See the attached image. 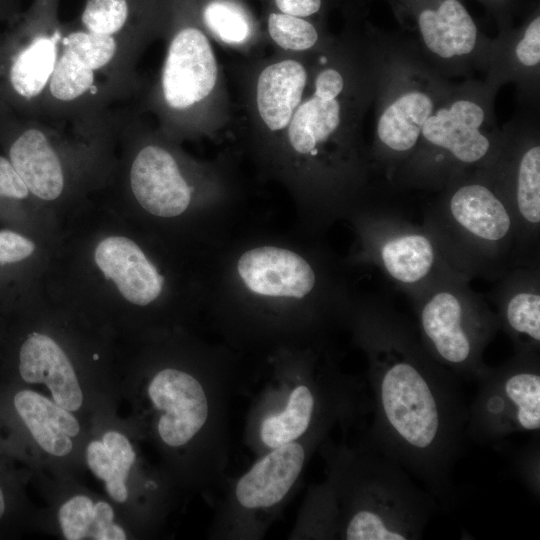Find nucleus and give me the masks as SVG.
Instances as JSON below:
<instances>
[{
    "instance_id": "obj_1",
    "label": "nucleus",
    "mask_w": 540,
    "mask_h": 540,
    "mask_svg": "<svg viewBox=\"0 0 540 540\" xmlns=\"http://www.w3.org/2000/svg\"><path fill=\"white\" fill-rule=\"evenodd\" d=\"M346 326L367 361L371 415L362 441L400 464L449 509L466 440L461 379L421 344L415 324L384 298L352 302Z\"/></svg>"
},
{
    "instance_id": "obj_2",
    "label": "nucleus",
    "mask_w": 540,
    "mask_h": 540,
    "mask_svg": "<svg viewBox=\"0 0 540 540\" xmlns=\"http://www.w3.org/2000/svg\"><path fill=\"white\" fill-rule=\"evenodd\" d=\"M237 368L225 352L201 347L187 361L148 375L145 398L152 434L181 483L220 488L230 461V402Z\"/></svg>"
},
{
    "instance_id": "obj_3",
    "label": "nucleus",
    "mask_w": 540,
    "mask_h": 540,
    "mask_svg": "<svg viewBox=\"0 0 540 540\" xmlns=\"http://www.w3.org/2000/svg\"><path fill=\"white\" fill-rule=\"evenodd\" d=\"M325 478L302 505L329 540H418L439 509L397 462L362 440L327 438L318 448Z\"/></svg>"
},
{
    "instance_id": "obj_4",
    "label": "nucleus",
    "mask_w": 540,
    "mask_h": 540,
    "mask_svg": "<svg viewBox=\"0 0 540 540\" xmlns=\"http://www.w3.org/2000/svg\"><path fill=\"white\" fill-rule=\"evenodd\" d=\"M270 377L252 400L244 442L256 457L307 436L344 432L369 413L366 383L345 372L323 342L274 350Z\"/></svg>"
},
{
    "instance_id": "obj_5",
    "label": "nucleus",
    "mask_w": 540,
    "mask_h": 540,
    "mask_svg": "<svg viewBox=\"0 0 540 540\" xmlns=\"http://www.w3.org/2000/svg\"><path fill=\"white\" fill-rule=\"evenodd\" d=\"M148 39L98 35L77 23L64 24L42 120L87 134L104 130L139 86L136 62Z\"/></svg>"
},
{
    "instance_id": "obj_6",
    "label": "nucleus",
    "mask_w": 540,
    "mask_h": 540,
    "mask_svg": "<svg viewBox=\"0 0 540 540\" xmlns=\"http://www.w3.org/2000/svg\"><path fill=\"white\" fill-rule=\"evenodd\" d=\"M452 267L470 280L502 276L516 244L512 211L493 181L456 177L423 223Z\"/></svg>"
},
{
    "instance_id": "obj_7",
    "label": "nucleus",
    "mask_w": 540,
    "mask_h": 540,
    "mask_svg": "<svg viewBox=\"0 0 540 540\" xmlns=\"http://www.w3.org/2000/svg\"><path fill=\"white\" fill-rule=\"evenodd\" d=\"M330 435L317 433L255 457L239 476L224 481L208 536L257 540L265 536L301 484L305 469Z\"/></svg>"
},
{
    "instance_id": "obj_8",
    "label": "nucleus",
    "mask_w": 540,
    "mask_h": 540,
    "mask_svg": "<svg viewBox=\"0 0 540 540\" xmlns=\"http://www.w3.org/2000/svg\"><path fill=\"white\" fill-rule=\"evenodd\" d=\"M462 274L446 277L411 299L426 352L461 380H479L489 366L484 352L500 329L488 303Z\"/></svg>"
},
{
    "instance_id": "obj_9",
    "label": "nucleus",
    "mask_w": 540,
    "mask_h": 540,
    "mask_svg": "<svg viewBox=\"0 0 540 540\" xmlns=\"http://www.w3.org/2000/svg\"><path fill=\"white\" fill-rule=\"evenodd\" d=\"M168 43L149 103L165 133L198 126L199 115L218 79L212 45L198 23L194 0H171L163 26Z\"/></svg>"
},
{
    "instance_id": "obj_10",
    "label": "nucleus",
    "mask_w": 540,
    "mask_h": 540,
    "mask_svg": "<svg viewBox=\"0 0 540 540\" xmlns=\"http://www.w3.org/2000/svg\"><path fill=\"white\" fill-rule=\"evenodd\" d=\"M60 2L33 0L0 34V110L42 120L64 30Z\"/></svg>"
},
{
    "instance_id": "obj_11",
    "label": "nucleus",
    "mask_w": 540,
    "mask_h": 540,
    "mask_svg": "<svg viewBox=\"0 0 540 540\" xmlns=\"http://www.w3.org/2000/svg\"><path fill=\"white\" fill-rule=\"evenodd\" d=\"M353 214L362 260L376 266L410 299L446 277L461 274L424 224L415 225L383 207L356 209Z\"/></svg>"
},
{
    "instance_id": "obj_12",
    "label": "nucleus",
    "mask_w": 540,
    "mask_h": 540,
    "mask_svg": "<svg viewBox=\"0 0 540 540\" xmlns=\"http://www.w3.org/2000/svg\"><path fill=\"white\" fill-rule=\"evenodd\" d=\"M477 384L468 405L466 439L496 444L516 433L539 435V352H515L501 365L489 366Z\"/></svg>"
},
{
    "instance_id": "obj_13",
    "label": "nucleus",
    "mask_w": 540,
    "mask_h": 540,
    "mask_svg": "<svg viewBox=\"0 0 540 540\" xmlns=\"http://www.w3.org/2000/svg\"><path fill=\"white\" fill-rule=\"evenodd\" d=\"M485 121L484 106L472 98H455L435 108L424 123L415 153L402 167L405 176L423 182L441 164L449 182L464 175L466 168H491L502 150L485 132Z\"/></svg>"
},
{
    "instance_id": "obj_14",
    "label": "nucleus",
    "mask_w": 540,
    "mask_h": 540,
    "mask_svg": "<svg viewBox=\"0 0 540 540\" xmlns=\"http://www.w3.org/2000/svg\"><path fill=\"white\" fill-rule=\"evenodd\" d=\"M117 129L131 148L127 179L137 203L161 218L183 214L191 204L194 187L178 157L130 108L119 112Z\"/></svg>"
},
{
    "instance_id": "obj_15",
    "label": "nucleus",
    "mask_w": 540,
    "mask_h": 540,
    "mask_svg": "<svg viewBox=\"0 0 540 540\" xmlns=\"http://www.w3.org/2000/svg\"><path fill=\"white\" fill-rule=\"evenodd\" d=\"M403 19L414 23L435 58L452 60L471 54L479 29L462 0H389Z\"/></svg>"
},
{
    "instance_id": "obj_16",
    "label": "nucleus",
    "mask_w": 540,
    "mask_h": 540,
    "mask_svg": "<svg viewBox=\"0 0 540 540\" xmlns=\"http://www.w3.org/2000/svg\"><path fill=\"white\" fill-rule=\"evenodd\" d=\"M493 298L500 329L512 341L515 352H539L540 279L535 263L506 272Z\"/></svg>"
},
{
    "instance_id": "obj_17",
    "label": "nucleus",
    "mask_w": 540,
    "mask_h": 540,
    "mask_svg": "<svg viewBox=\"0 0 540 540\" xmlns=\"http://www.w3.org/2000/svg\"><path fill=\"white\" fill-rule=\"evenodd\" d=\"M94 261L129 303L145 307L160 297L164 277L133 240L124 236L104 238L95 248Z\"/></svg>"
},
{
    "instance_id": "obj_18",
    "label": "nucleus",
    "mask_w": 540,
    "mask_h": 540,
    "mask_svg": "<svg viewBox=\"0 0 540 540\" xmlns=\"http://www.w3.org/2000/svg\"><path fill=\"white\" fill-rule=\"evenodd\" d=\"M17 372L25 383L45 384L59 406L69 411L82 406L83 393L75 370L64 350L48 335L33 332L22 341Z\"/></svg>"
},
{
    "instance_id": "obj_19",
    "label": "nucleus",
    "mask_w": 540,
    "mask_h": 540,
    "mask_svg": "<svg viewBox=\"0 0 540 540\" xmlns=\"http://www.w3.org/2000/svg\"><path fill=\"white\" fill-rule=\"evenodd\" d=\"M435 106L431 94L409 89L397 95L381 111L376 124V138L382 161L403 167L415 153L427 118Z\"/></svg>"
},
{
    "instance_id": "obj_20",
    "label": "nucleus",
    "mask_w": 540,
    "mask_h": 540,
    "mask_svg": "<svg viewBox=\"0 0 540 540\" xmlns=\"http://www.w3.org/2000/svg\"><path fill=\"white\" fill-rule=\"evenodd\" d=\"M510 164L507 177L497 178L495 185L512 211L518 250L527 253L538 240L540 226L539 143H526Z\"/></svg>"
},
{
    "instance_id": "obj_21",
    "label": "nucleus",
    "mask_w": 540,
    "mask_h": 540,
    "mask_svg": "<svg viewBox=\"0 0 540 540\" xmlns=\"http://www.w3.org/2000/svg\"><path fill=\"white\" fill-rule=\"evenodd\" d=\"M309 75L296 59H283L267 65L258 75L255 106L266 130L282 133L303 100Z\"/></svg>"
},
{
    "instance_id": "obj_22",
    "label": "nucleus",
    "mask_w": 540,
    "mask_h": 540,
    "mask_svg": "<svg viewBox=\"0 0 540 540\" xmlns=\"http://www.w3.org/2000/svg\"><path fill=\"white\" fill-rule=\"evenodd\" d=\"M171 0H84L77 24L88 32L152 36L163 30Z\"/></svg>"
},
{
    "instance_id": "obj_23",
    "label": "nucleus",
    "mask_w": 540,
    "mask_h": 540,
    "mask_svg": "<svg viewBox=\"0 0 540 540\" xmlns=\"http://www.w3.org/2000/svg\"><path fill=\"white\" fill-rule=\"evenodd\" d=\"M12 407L42 450L57 457L71 452L73 443L70 437L77 436L80 431L79 422L71 411L25 388L14 393Z\"/></svg>"
},
{
    "instance_id": "obj_24",
    "label": "nucleus",
    "mask_w": 540,
    "mask_h": 540,
    "mask_svg": "<svg viewBox=\"0 0 540 540\" xmlns=\"http://www.w3.org/2000/svg\"><path fill=\"white\" fill-rule=\"evenodd\" d=\"M86 460L93 474L105 482L109 496L118 503L128 498L126 481L136 461L129 439L117 431H107L86 449Z\"/></svg>"
},
{
    "instance_id": "obj_25",
    "label": "nucleus",
    "mask_w": 540,
    "mask_h": 540,
    "mask_svg": "<svg viewBox=\"0 0 540 540\" xmlns=\"http://www.w3.org/2000/svg\"><path fill=\"white\" fill-rule=\"evenodd\" d=\"M195 12L208 31L226 44L245 43L252 34V20L246 10L234 0H205Z\"/></svg>"
},
{
    "instance_id": "obj_26",
    "label": "nucleus",
    "mask_w": 540,
    "mask_h": 540,
    "mask_svg": "<svg viewBox=\"0 0 540 540\" xmlns=\"http://www.w3.org/2000/svg\"><path fill=\"white\" fill-rule=\"evenodd\" d=\"M267 31L273 42L288 51H307L319 40L317 27L311 21L278 11L268 15Z\"/></svg>"
},
{
    "instance_id": "obj_27",
    "label": "nucleus",
    "mask_w": 540,
    "mask_h": 540,
    "mask_svg": "<svg viewBox=\"0 0 540 540\" xmlns=\"http://www.w3.org/2000/svg\"><path fill=\"white\" fill-rule=\"evenodd\" d=\"M94 518V502L85 495L68 499L59 509L61 531L68 540L88 539Z\"/></svg>"
},
{
    "instance_id": "obj_28",
    "label": "nucleus",
    "mask_w": 540,
    "mask_h": 540,
    "mask_svg": "<svg viewBox=\"0 0 540 540\" xmlns=\"http://www.w3.org/2000/svg\"><path fill=\"white\" fill-rule=\"evenodd\" d=\"M539 436L522 447L515 455L514 468L518 478L537 498L540 495Z\"/></svg>"
},
{
    "instance_id": "obj_29",
    "label": "nucleus",
    "mask_w": 540,
    "mask_h": 540,
    "mask_svg": "<svg viewBox=\"0 0 540 540\" xmlns=\"http://www.w3.org/2000/svg\"><path fill=\"white\" fill-rule=\"evenodd\" d=\"M518 63L526 68H535L540 63V16L535 12L525 23L515 50Z\"/></svg>"
},
{
    "instance_id": "obj_30",
    "label": "nucleus",
    "mask_w": 540,
    "mask_h": 540,
    "mask_svg": "<svg viewBox=\"0 0 540 540\" xmlns=\"http://www.w3.org/2000/svg\"><path fill=\"white\" fill-rule=\"evenodd\" d=\"M35 249V243L23 234L0 230V264H20L31 257Z\"/></svg>"
},
{
    "instance_id": "obj_31",
    "label": "nucleus",
    "mask_w": 540,
    "mask_h": 540,
    "mask_svg": "<svg viewBox=\"0 0 540 540\" xmlns=\"http://www.w3.org/2000/svg\"><path fill=\"white\" fill-rule=\"evenodd\" d=\"M88 539L124 540L126 533L122 527L114 523V511L105 501L94 504V518Z\"/></svg>"
},
{
    "instance_id": "obj_32",
    "label": "nucleus",
    "mask_w": 540,
    "mask_h": 540,
    "mask_svg": "<svg viewBox=\"0 0 540 540\" xmlns=\"http://www.w3.org/2000/svg\"><path fill=\"white\" fill-rule=\"evenodd\" d=\"M32 196L10 160L0 154V201L21 202Z\"/></svg>"
},
{
    "instance_id": "obj_33",
    "label": "nucleus",
    "mask_w": 540,
    "mask_h": 540,
    "mask_svg": "<svg viewBox=\"0 0 540 540\" xmlns=\"http://www.w3.org/2000/svg\"><path fill=\"white\" fill-rule=\"evenodd\" d=\"M278 12L308 19L320 13L326 0H273Z\"/></svg>"
},
{
    "instance_id": "obj_34",
    "label": "nucleus",
    "mask_w": 540,
    "mask_h": 540,
    "mask_svg": "<svg viewBox=\"0 0 540 540\" xmlns=\"http://www.w3.org/2000/svg\"><path fill=\"white\" fill-rule=\"evenodd\" d=\"M21 0H0V21L11 23L20 14Z\"/></svg>"
},
{
    "instance_id": "obj_35",
    "label": "nucleus",
    "mask_w": 540,
    "mask_h": 540,
    "mask_svg": "<svg viewBox=\"0 0 540 540\" xmlns=\"http://www.w3.org/2000/svg\"><path fill=\"white\" fill-rule=\"evenodd\" d=\"M485 4L495 16L499 19H505L509 14V9L512 4V0H480Z\"/></svg>"
},
{
    "instance_id": "obj_36",
    "label": "nucleus",
    "mask_w": 540,
    "mask_h": 540,
    "mask_svg": "<svg viewBox=\"0 0 540 540\" xmlns=\"http://www.w3.org/2000/svg\"><path fill=\"white\" fill-rule=\"evenodd\" d=\"M9 502L4 486L0 481V522H2L8 514Z\"/></svg>"
}]
</instances>
